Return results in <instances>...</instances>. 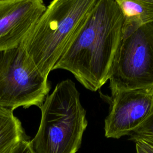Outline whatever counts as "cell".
I'll return each instance as SVG.
<instances>
[{
  "instance_id": "6da1fadb",
  "label": "cell",
  "mask_w": 153,
  "mask_h": 153,
  "mask_svg": "<svg viewBox=\"0 0 153 153\" xmlns=\"http://www.w3.org/2000/svg\"><path fill=\"white\" fill-rule=\"evenodd\" d=\"M123 14L116 0H97L53 68L72 73L96 91L109 80L123 38Z\"/></svg>"
},
{
  "instance_id": "7a4b0ae2",
  "label": "cell",
  "mask_w": 153,
  "mask_h": 153,
  "mask_svg": "<svg viewBox=\"0 0 153 153\" xmlns=\"http://www.w3.org/2000/svg\"><path fill=\"white\" fill-rule=\"evenodd\" d=\"M41 122L29 140L33 153H76L87 127L86 111L75 83H58L39 107Z\"/></svg>"
},
{
  "instance_id": "3957f363",
  "label": "cell",
  "mask_w": 153,
  "mask_h": 153,
  "mask_svg": "<svg viewBox=\"0 0 153 153\" xmlns=\"http://www.w3.org/2000/svg\"><path fill=\"white\" fill-rule=\"evenodd\" d=\"M97 0H54L21 43L41 74L48 78L67 45Z\"/></svg>"
},
{
  "instance_id": "277c9868",
  "label": "cell",
  "mask_w": 153,
  "mask_h": 153,
  "mask_svg": "<svg viewBox=\"0 0 153 153\" xmlns=\"http://www.w3.org/2000/svg\"><path fill=\"white\" fill-rule=\"evenodd\" d=\"M109 81L111 96L127 90L153 94V23L123 36Z\"/></svg>"
},
{
  "instance_id": "5b68a950",
  "label": "cell",
  "mask_w": 153,
  "mask_h": 153,
  "mask_svg": "<svg viewBox=\"0 0 153 153\" xmlns=\"http://www.w3.org/2000/svg\"><path fill=\"white\" fill-rule=\"evenodd\" d=\"M50 87L22 44L0 51V108L14 110L43 103Z\"/></svg>"
},
{
  "instance_id": "8992f818",
  "label": "cell",
  "mask_w": 153,
  "mask_h": 153,
  "mask_svg": "<svg viewBox=\"0 0 153 153\" xmlns=\"http://www.w3.org/2000/svg\"><path fill=\"white\" fill-rule=\"evenodd\" d=\"M108 115L105 120V136L119 139L130 136L153 111V94L143 90H127L111 96Z\"/></svg>"
},
{
  "instance_id": "52a82bcc",
  "label": "cell",
  "mask_w": 153,
  "mask_h": 153,
  "mask_svg": "<svg viewBox=\"0 0 153 153\" xmlns=\"http://www.w3.org/2000/svg\"><path fill=\"white\" fill-rule=\"evenodd\" d=\"M45 9L41 0H0V51L19 45Z\"/></svg>"
},
{
  "instance_id": "ba28073f",
  "label": "cell",
  "mask_w": 153,
  "mask_h": 153,
  "mask_svg": "<svg viewBox=\"0 0 153 153\" xmlns=\"http://www.w3.org/2000/svg\"><path fill=\"white\" fill-rule=\"evenodd\" d=\"M123 14V36L153 23V0H116Z\"/></svg>"
},
{
  "instance_id": "9c48e42d",
  "label": "cell",
  "mask_w": 153,
  "mask_h": 153,
  "mask_svg": "<svg viewBox=\"0 0 153 153\" xmlns=\"http://www.w3.org/2000/svg\"><path fill=\"white\" fill-rule=\"evenodd\" d=\"M25 139L21 122L13 110L0 108V153H13Z\"/></svg>"
},
{
  "instance_id": "30bf717a",
  "label": "cell",
  "mask_w": 153,
  "mask_h": 153,
  "mask_svg": "<svg viewBox=\"0 0 153 153\" xmlns=\"http://www.w3.org/2000/svg\"><path fill=\"white\" fill-rule=\"evenodd\" d=\"M129 136V140L146 153H153V134L132 133Z\"/></svg>"
},
{
  "instance_id": "8fae6325",
  "label": "cell",
  "mask_w": 153,
  "mask_h": 153,
  "mask_svg": "<svg viewBox=\"0 0 153 153\" xmlns=\"http://www.w3.org/2000/svg\"><path fill=\"white\" fill-rule=\"evenodd\" d=\"M134 133L137 134H153V111Z\"/></svg>"
},
{
  "instance_id": "7c38bea8",
  "label": "cell",
  "mask_w": 153,
  "mask_h": 153,
  "mask_svg": "<svg viewBox=\"0 0 153 153\" xmlns=\"http://www.w3.org/2000/svg\"><path fill=\"white\" fill-rule=\"evenodd\" d=\"M13 153H33L30 148L29 140L23 139L16 147Z\"/></svg>"
},
{
  "instance_id": "4fadbf2b",
  "label": "cell",
  "mask_w": 153,
  "mask_h": 153,
  "mask_svg": "<svg viewBox=\"0 0 153 153\" xmlns=\"http://www.w3.org/2000/svg\"><path fill=\"white\" fill-rule=\"evenodd\" d=\"M136 148V153H146L145 151H143L139 146L135 145Z\"/></svg>"
}]
</instances>
